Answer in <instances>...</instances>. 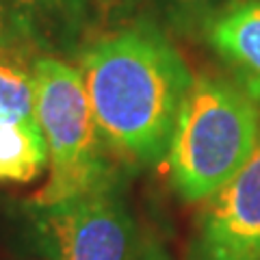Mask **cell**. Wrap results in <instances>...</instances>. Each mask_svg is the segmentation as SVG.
I'll return each mask as SVG.
<instances>
[{"label":"cell","mask_w":260,"mask_h":260,"mask_svg":"<svg viewBox=\"0 0 260 260\" xmlns=\"http://www.w3.org/2000/svg\"><path fill=\"white\" fill-rule=\"evenodd\" d=\"M35 59L22 44H0V124L35 119Z\"/></svg>","instance_id":"cell-8"},{"label":"cell","mask_w":260,"mask_h":260,"mask_svg":"<svg viewBox=\"0 0 260 260\" xmlns=\"http://www.w3.org/2000/svg\"><path fill=\"white\" fill-rule=\"evenodd\" d=\"M5 5L24 46L54 52L83 46L98 15L91 0H5Z\"/></svg>","instance_id":"cell-6"},{"label":"cell","mask_w":260,"mask_h":260,"mask_svg":"<svg viewBox=\"0 0 260 260\" xmlns=\"http://www.w3.org/2000/svg\"><path fill=\"white\" fill-rule=\"evenodd\" d=\"M189 260H260V135L245 165L204 202Z\"/></svg>","instance_id":"cell-5"},{"label":"cell","mask_w":260,"mask_h":260,"mask_svg":"<svg viewBox=\"0 0 260 260\" xmlns=\"http://www.w3.org/2000/svg\"><path fill=\"white\" fill-rule=\"evenodd\" d=\"M78 72L113 154L143 167L167 156L193 76L165 32L148 20L119 24L80 46Z\"/></svg>","instance_id":"cell-1"},{"label":"cell","mask_w":260,"mask_h":260,"mask_svg":"<svg viewBox=\"0 0 260 260\" xmlns=\"http://www.w3.org/2000/svg\"><path fill=\"white\" fill-rule=\"evenodd\" d=\"M169 24L180 30H204V26L223 11L232 0H156Z\"/></svg>","instance_id":"cell-10"},{"label":"cell","mask_w":260,"mask_h":260,"mask_svg":"<svg viewBox=\"0 0 260 260\" xmlns=\"http://www.w3.org/2000/svg\"><path fill=\"white\" fill-rule=\"evenodd\" d=\"M202 32L213 52L260 102V0H232Z\"/></svg>","instance_id":"cell-7"},{"label":"cell","mask_w":260,"mask_h":260,"mask_svg":"<svg viewBox=\"0 0 260 260\" xmlns=\"http://www.w3.org/2000/svg\"><path fill=\"white\" fill-rule=\"evenodd\" d=\"M48 165V148L37 119L0 124V182H30Z\"/></svg>","instance_id":"cell-9"},{"label":"cell","mask_w":260,"mask_h":260,"mask_svg":"<svg viewBox=\"0 0 260 260\" xmlns=\"http://www.w3.org/2000/svg\"><path fill=\"white\" fill-rule=\"evenodd\" d=\"M35 210L52 260H137V228L115 184Z\"/></svg>","instance_id":"cell-4"},{"label":"cell","mask_w":260,"mask_h":260,"mask_svg":"<svg viewBox=\"0 0 260 260\" xmlns=\"http://www.w3.org/2000/svg\"><path fill=\"white\" fill-rule=\"evenodd\" d=\"M0 44H22L18 35H15V28L5 0H0Z\"/></svg>","instance_id":"cell-12"},{"label":"cell","mask_w":260,"mask_h":260,"mask_svg":"<svg viewBox=\"0 0 260 260\" xmlns=\"http://www.w3.org/2000/svg\"><path fill=\"white\" fill-rule=\"evenodd\" d=\"M260 102L241 83L195 76L167 148L169 178L184 202H206L254 152Z\"/></svg>","instance_id":"cell-2"},{"label":"cell","mask_w":260,"mask_h":260,"mask_svg":"<svg viewBox=\"0 0 260 260\" xmlns=\"http://www.w3.org/2000/svg\"><path fill=\"white\" fill-rule=\"evenodd\" d=\"M141 260H169V256H167V251L158 245V243L152 241L141 251Z\"/></svg>","instance_id":"cell-13"},{"label":"cell","mask_w":260,"mask_h":260,"mask_svg":"<svg viewBox=\"0 0 260 260\" xmlns=\"http://www.w3.org/2000/svg\"><path fill=\"white\" fill-rule=\"evenodd\" d=\"M35 119L48 148V180L30 200L46 208L113 184L109 145L78 68L59 56L35 59Z\"/></svg>","instance_id":"cell-3"},{"label":"cell","mask_w":260,"mask_h":260,"mask_svg":"<svg viewBox=\"0 0 260 260\" xmlns=\"http://www.w3.org/2000/svg\"><path fill=\"white\" fill-rule=\"evenodd\" d=\"M95 7V13H104L111 15V18H121V15H128L135 9L137 0H91Z\"/></svg>","instance_id":"cell-11"}]
</instances>
